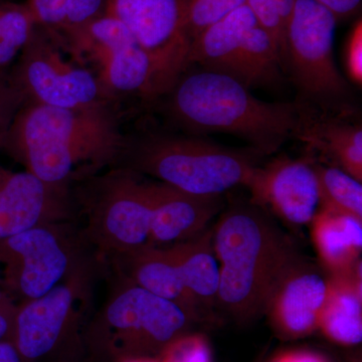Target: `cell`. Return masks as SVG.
<instances>
[{"instance_id": "1", "label": "cell", "mask_w": 362, "mask_h": 362, "mask_svg": "<svg viewBox=\"0 0 362 362\" xmlns=\"http://www.w3.org/2000/svg\"><path fill=\"white\" fill-rule=\"evenodd\" d=\"M127 142L115 105L65 109L25 103L4 150L45 185L70 189L71 183L121 160Z\"/></svg>"}, {"instance_id": "2", "label": "cell", "mask_w": 362, "mask_h": 362, "mask_svg": "<svg viewBox=\"0 0 362 362\" xmlns=\"http://www.w3.org/2000/svg\"><path fill=\"white\" fill-rule=\"evenodd\" d=\"M213 240L221 267L218 306L238 322L264 315L276 287L301 259L294 242L254 204L221 214Z\"/></svg>"}, {"instance_id": "3", "label": "cell", "mask_w": 362, "mask_h": 362, "mask_svg": "<svg viewBox=\"0 0 362 362\" xmlns=\"http://www.w3.org/2000/svg\"><path fill=\"white\" fill-rule=\"evenodd\" d=\"M225 74L201 69L182 74L166 93L170 122L189 135L226 133L249 143L259 154L275 153L298 124L296 104L271 103Z\"/></svg>"}, {"instance_id": "4", "label": "cell", "mask_w": 362, "mask_h": 362, "mask_svg": "<svg viewBox=\"0 0 362 362\" xmlns=\"http://www.w3.org/2000/svg\"><path fill=\"white\" fill-rule=\"evenodd\" d=\"M121 160L136 173L199 197H221L240 185L247 187L257 168L252 153L173 133L128 138Z\"/></svg>"}, {"instance_id": "5", "label": "cell", "mask_w": 362, "mask_h": 362, "mask_svg": "<svg viewBox=\"0 0 362 362\" xmlns=\"http://www.w3.org/2000/svg\"><path fill=\"white\" fill-rule=\"evenodd\" d=\"M199 322L177 304L130 282L117 288L87 330L90 349L114 361L156 357Z\"/></svg>"}, {"instance_id": "6", "label": "cell", "mask_w": 362, "mask_h": 362, "mask_svg": "<svg viewBox=\"0 0 362 362\" xmlns=\"http://www.w3.org/2000/svg\"><path fill=\"white\" fill-rule=\"evenodd\" d=\"M57 37L73 58L94 74L112 103L128 97L150 101L162 96L151 59L110 14Z\"/></svg>"}, {"instance_id": "7", "label": "cell", "mask_w": 362, "mask_h": 362, "mask_svg": "<svg viewBox=\"0 0 362 362\" xmlns=\"http://www.w3.org/2000/svg\"><path fill=\"white\" fill-rule=\"evenodd\" d=\"M337 18L315 0H295L286 35V71L308 104L323 111L338 109L349 97V84L335 64L333 45Z\"/></svg>"}, {"instance_id": "8", "label": "cell", "mask_w": 362, "mask_h": 362, "mask_svg": "<svg viewBox=\"0 0 362 362\" xmlns=\"http://www.w3.org/2000/svg\"><path fill=\"white\" fill-rule=\"evenodd\" d=\"M94 284V265L86 259L42 296L16 305L11 342L26 362L56 356L77 337Z\"/></svg>"}, {"instance_id": "9", "label": "cell", "mask_w": 362, "mask_h": 362, "mask_svg": "<svg viewBox=\"0 0 362 362\" xmlns=\"http://www.w3.org/2000/svg\"><path fill=\"white\" fill-rule=\"evenodd\" d=\"M66 226H35L0 240V289L14 303L42 296L88 259Z\"/></svg>"}, {"instance_id": "10", "label": "cell", "mask_w": 362, "mask_h": 362, "mask_svg": "<svg viewBox=\"0 0 362 362\" xmlns=\"http://www.w3.org/2000/svg\"><path fill=\"white\" fill-rule=\"evenodd\" d=\"M88 235L117 258L150 247L151 180L127 168L87 180Z\"/></svg>"}, {"instance_id": "11", "label": "cell", "mask_w": 362, "mask_h": 362, "mask_svg": "<svg viewBox=\"0 0 362 362\" xmlns=\"http://www.w3.org/2000/svg\"><path fill=\"white\" fill-rule=\"evenodd\" d=\"M9 71L25 103L65 109L115 105L59 37L37 25Z\"/></svg>"}, {"instance_id": "12", "label": "cell", "mask_w": 362, "mask_h": 362, "mask_svg": "<svg viewBox=\"0 0 362 362\" xmlns=\"http://www.w3.org/2000/svg\"><path fill=\"white\" fill-rule=\"evenodd\" d=\"M106 13L123 23L147 52L164 96L188 68L192 40L183 0H108Z\"/></svg>"}, {"instance_id": "13", "label": "cell", "mask_w": 362, "mask_h": 362, "mask_svg": "<svg viewBox=\"0 0 362 362\" xmlns=\"http://www.w3.org/2000/svg\"><path fill=\"white\" fill-rule=\"evenodd\" d=\"M247 187L252 204L290 226H310L321 209L315 168L305 159L279 157L257 166Z\"/></svg>"}, {"instance_id": "14", "label": "cell", "mask_w": 362, "mask_h": 362, "mask_svg": "<svg viewBox=\"0 0 362 362\" xmlns=\"http://www.w3.org/2000/svg\"><path fill=\"white\" fill-rule=\"evenodd\" d=\"M300 259L273 292L265 314L284 339H299L318 330L329 292L330 275Z\"/></svg>"}, {"instance_id": "15", "label": "cell", "mask_w": 362, "mask_h": 362, "mask_svg": "<svg viewBox=\"0 0 362 362\" xmlns=\"http://www.w3.org/2000/svg\"><path fill=\"white\" fill-rule=\"evenodd\" d=\"M70 189L52 187L28 171L0 165V240L71 218Z\"/></svg>"}, {"instance_id": "16", "label": "cell", "mask_w": 362, "mask_h": 362, "mask_svg": "<svg viewBox=\"0 0 362 362\" xmlns=\"http://www.w3.org/2000/svg\"><path fill=\"white\" fill-rule=\"evenodd\" d=\"M150 247H169L206 230L221 209V197H199L151 180Z\"/></svg>"}, {"instance_id": "17", "label": "cell", "mask_w": 362, "mask_h": 362, "mask_svg": "<svg viewBox=\"0 0 362 362\" xmlns=\"http://www.w3.org/2000/svg\"><path fill=\"white\" fill-rule=\"evenodd\" d=\"M298 124L294 137L309 148L337 162L340 169L362 182V129L341 116L296 105Z\"/></svg>"}, {"instance_id": "18", "label": "cell", "mask_w": 362, "mask_h": 362, "mask_svg": "<svg viewBox=\"0 0 362 362\" xmlns=\"http://www.w3.org/2000/svg\"><path fill=\"white\" fill-rule=\"evenodd\" d=\"M117 258L128 281L201 319L202 310L183 284L170 247H145Z\"/></svg>"}, {"instance_id": "19", "label": "cell", "mask_w": 362, "mask_h": 362, "mask_svg": "<svg viewBox=\"0 0 362 362\" xmlns=\"http://www.w3.org/2000/svg\"><path fill=\"white\" fill-rule=\"evenodd\" d=\"M310 228L317 256L329 275L349 273L361 262L362 218L320 209Z\"/></svg>"}, {"instance_id": "20", "label": "cell", "mask_w": 362, "mask_h": 362, "mask_svg": "<svg viewBox=\"0 0 362 362\" xmlns=\"http://www.w3.org/2000/svg\"><path fill=\"white\" fill-rule=\"evenodd\" d=\"M247 4L202 30L190 45L188 66L197 64L204 70L218 71L232 77L237 54L250 28L258 25Z\"/></svg>"}, {"instance_id": "21", "label": "cell", "mask_w": 362, "mask_h": 362, "mask_svg": "<svg viewBox=\"0 0 362 362\" xmlns=\"http://www.w3.org/2000/svg\"><path fill=\"white\" fill-rule=\"evenodd\" d=\"M318 330L327 339L343 346H356L361 343V262L349 273L330 275L329 292Z\"/></svg>"}, {"instance_id": "22", "label": "cell", "mask_w": 362, "mask_h": 362, "mask_svg": "<svg viewBox=\"0 0 362 362\" xmlns=\"http://www.w3.org/2000/svg\"><path fill=\"white\" fill-rule=\"evenodd\" d=\"M170 247L187 292L199 309L218 306L221 267L214 252L213 228Z\"/></svg>"}, {"instance_id": "23", "label": "cell", "mask_w": 362, "mask_h": 362, "mask_svg": "<svg viewBox=\"0 0 362 362\" xmlns=\"http://www.w3.org/2000/svg\"><path fill=\"white\" fill-rule=\"evenodd\" d=\"M321 209L351 214L362 218V185L361 181L334 166L314 164Z\"/></svg>"}, {"instance_id": "24", "label": "cell", "mask_w": 362, "mask_h": 362, "mask_svg": "<svg viewBox=\"0 0 362 362\" xmlns=\"http://www.w3.org/2000/svg\"><path fill=\"white\" fill-rule=\"evenodd\" d=\"M35 28L25 4L0 0V71L13 66Z\"/></svg>"}, {"instance_id": "25", "label": "cell", "mask_w": 362, "mask_h": 362, "mask_svg": "<svg viewBox=\"0 0 362 362\" xmlns=\"http://www.w3.org/2000/svg\"><path fill=\"white\" fill-rule=\"evenodd\" d=\"M295 0H247L262 28L277 45L286 71V35Z\"/></svg>"}, {"instance_id": "26", "label": "cell", "mask_w": 362, "mask_h": 362, "mask_svg": "<svg viewBox=\"0 0 362 362\" xmlns=\"http://www.w3.org/2000/svg\"><path fill=\"white\" fill-rule=\"evenodd\" d=\"M246 2L247 0H183L185 25L190 40L192 42L207 26Z\"/></svg>"}, {"instance_id": "27", "label": "cell", "mask_w": 362, "mask_h": 362, "mask_svg": "<svg viewBox=\"0 0 362 362\" xmlns=\"http://www.w3.org/2000/svg\"><path fill=\"white\" fill-rule=\"evenodd\" d=\"M25 4L37 26L59 35L71 28L78 0H25Z\"/></svg>"}, {"instance_id": "28", "label": "cell", "mask_w": 362, "mask_h": 362, "mask_svg": "<svg viewBox=\"0 0 362 362\" xmlns=\"http://www.w3.org/2000/svg\"><path fill=\"white\" fill-rule=\"evenodd\" d=\"M157 357L160 362H214L206 337L192 332L170 343Z\"/></svg>"}, {"instance_id": "29", "label": "cell", "mask_w": 362, "mask_h": 362, "mask_svg": "<svg viewBox=\"0 0 362 362\" xmlns=\"http://www.w3.org/2000/svg\"><path fill=\"white\" fill-rule=\"evenodd\" d=\"M25 104V97L14 83L9 69L0 71V151L4 150L16 114Z\"/></svg>"}, {"instance_id": "30", "label": "cell", "mask_w": 362, "mask_h": 362, "mask_svg": "<svg viewBox=\"0 0 362 362\" xmlns=\"http://www.w3.org/2000/svg\"><path fill=\"white\" fill-rule=\"evenodd\" d=\"M344 66L349 80L362 84V23L359 20L352 28L344 49Z\"/></svg>"}, {"instance_id": "31", "label": "cell", "mask_w": 362, "mask_h": 362, "mask_svg": "<svg viewBox=\"0 0 362 362\" xmlns=\"http://www.w3.org/2000/svg\"><path fill=\"white\" fill-rule=\"evenodd\" d=\"M16 305L0 289V341H11Z\"/></svg>"}, {"instance_id": "32", "label": "cell", "mask_w": 362, "mask_h": 362, "mask_svg": "<svg viewBox=\"0 0 362 362\" xmlns=\"http://www.w3.org/2000/svg\"><path fill=\"white\" fill-rule=\"evenodd\" d=\"M270 362H329L325 356L311 350H290L274 357Z\"/></svg>"}, {"instance_id": "33", "label": "cell", "mask_w": 362, "mask_h": 362, "mask_svg": "<svg viewBox=\"0 0 362 362\" xmlns=\"http://www.w3.org/2000/svg\"><path fill=\"white\" fill-rule=\"evenodd\" d=\"M315 1L329 9L337 18H345L356 13L361 4V0H315Z\"/></svg>"}, {"instance_id": "34", "label": "cell", "mask_w": 362, "mask_h": 362, "mask_svg": "<svg viewBox=\"0 0 362 362\" xmlns=\"http://www.w3.org/2000/svg\"><path fill=\"white\" fill-rule=\"evenodd\" d=\"M0 362H26L11 341H0Z\"/></svg>"}, {"instance_id": "35", "label": "cell", "mask_w": 362, "mask_h": 362, "mask_svg": "<svg viewBox=\"0 0 362 362\" xmlns=\"http://www.w3.org/2000/svg\"><path fill=\"white\" fill-rule=\"evenodd\" d=\"M116 362H160L159 361L158 357L152 356H135V357H127V358L120 359V361Z\"/></svg>"}]
</instances>
